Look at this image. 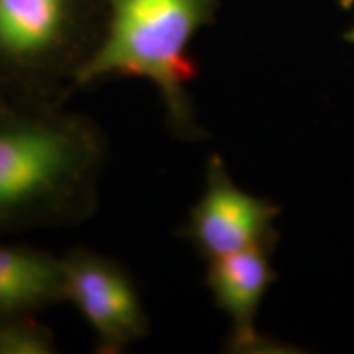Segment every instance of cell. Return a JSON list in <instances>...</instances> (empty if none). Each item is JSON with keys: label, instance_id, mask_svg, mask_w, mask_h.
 I'll return each mask as SVG.
<instances>
[{"label": "cell", "instance_id": "cell-1", "mask_svg": "<svg viewBox=\"0 0 354 354\" xmlns=\"http://www.w3.org/2000/svg\"><path fill=\"white\" fill-rule=\"evenodd\" d=\"M109 158L102 127L63 105H28L0 118V225L66 228L100 202Z\"/></svg>", "mask_w": 354, "mask_h": 354}, {"label": "cell", "instance_id": "cell-2", "mask_svg": "<svg viewBox=\"0 0 354 354\" xmlns=\"http://www.w3.org/2000/svg\"><path fill=\"white\" fill-rule=\"evenodd\" d=\"M107 7L105 32L71 94L105 79H143L156 88L167 130L180 141H202L207 131L189 92L197 76L189 46L215 0H107Z\"/></svg>", "mask_w": 354, "mask_h": 354}, {"label": "cell", "instance_id": "cell-3", "mask_svg": "<svg viewBox=\"0 0 354 354\" xmlns=\"http://www.w3.org/2000/svg\"><path fill=\"white\" fill-rule=\"evenodd\" d=\"M66 302L92 330L102 354H118L149 333V318L131 272L112 256L76 246L61 256Z\"/></svg>", "mask_w": 354, "mask_h": 354}, {"label": "cell", "instance_id": "cell-4", "mask_svg": "<svg viewBox=\"0 0 354 354\" xmlns=\"http://www.w3.org/2000/svg\"><path fill=\"white\" fill-rule=\"evenodd\" d=\"M279 215L277 203L241 189L230 176L223 158L212 154L201 197L190 207L177 234L205 261L254 248L274 251Z\"/></svg>", "mask_w": 354, "mask_h": 354}, {"label": "cell", "instance_id": "cell-5", "mask_svg": "<svg viewBox=\"0 0 354 354\" xmlns=\"http://www.w3.org/2000/svg\"><path fill=\"white\" fill-rule=\"evenodd\" d=\"M73 0H0V53L35 76L37 105H64L74 81L64 50Z\"/></svg>", "mask_w": 354, "mask_h": 354}, {"label": "cell", "instance_id": "cell-6", "mask_svg": "<svg viewBox=\"0 0 354 354\" xmlns=\"http://www.w3.org/2000/svg\"><path fill=\"white\" fill-rule=\"evenodd\" d=\"M271 250L254 248L207 261L205 284L216 307L228 317V348L234 353H274L277 344L256 328L264 295L276 281Z\"/></svg>", "mask_w": 354, "mask_h": 354}, {"label": "cell", "instance_id": "cell-7", "mask_svg": "<svg viewBox=\"0 0 354 354\" xmlns=\"http://www.w3.org/2000/svg\"><path fill=\"white\" fill-rule=\"evenodd\" d=\"M66 302L63 258L37 248L0 246V317Z\"/></svg>", "mask_w": 354, "mask_h": 354}, {"label": "cell", "instance_id": "cell-8", "mask_svg": "<svg viewBox=\"0 0 354 354\" xmlns=\"http://www.w3.org/2000/svg\"><path fill=\"white\" fill-rule=\"evenodd\" d=\"M55 333L33 313L0 317V354H55Z\"/></svg>", "mask_w": 354, "mask_h": 354}, {"label": "cell", "instance_id": "cell-9", "mask_svg": "<svg viewBox=\"0 0 354 354\" xmlns=\"http://www.w3.org/2000/svg\"><path fill=\"white\" fill-rule=\"evenodd\" d=\"M344 39H346L348 43H351V44H354V26H351V28L348 30L346 33H344Z\"/></svg>", "mask_w": 354, "mask_h": 354}, {"label": "cell", "instance_id": "cell-10", "mask_svg": "<svg viewBox=\"0 0 354 354\" xmlns=\"http://www.w3.org/2000/svg\"><path fill=\"white\" fill-rule=\"evenodd\" d=\"M339 6H342L343 8H351L354 7V0H338Z\"/></svg>", "mask_w": 354, "mask_h": 354}]
</instances>
